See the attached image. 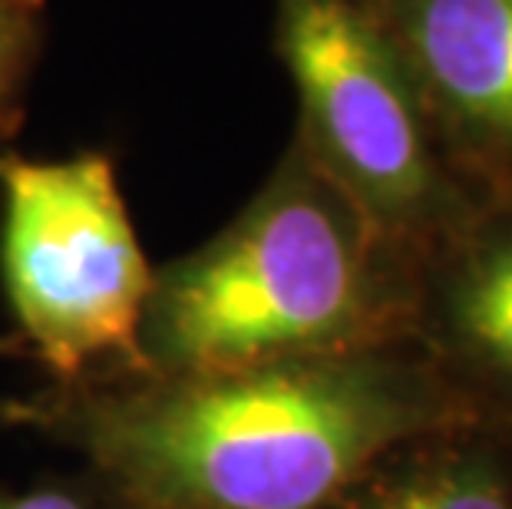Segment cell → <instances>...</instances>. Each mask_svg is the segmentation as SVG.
Returning <instances> with one entry per match:
<instances>
[{"instance_id": "cell-1", "label": "cell", "mask_w": 512, "mask_h": 509, "mask_svg": "<svg viewBox=\"0 0 512 509\" xmlns=\"http://www.w3.org/2000/svg\"><path fill=\"white\" fill-rule=\"evenodd\" d=\"M473 424L413 344L189 374L100 420L106 463L162 509H328L390 450Z\"/></svg>"}, {"instance_id": "cell-2", "label": "cell", "mask_w": 512, "mask_h": 509, "mask_svg": "<svg viewBox=\"0 0 512 509\" xmlns=\"http://www.w3.org/2000/svg\"><path fill=\"white\" fill-rule=\"evenodd\" d=\"M413 281L294 139L219 235L156 272L143 331L185 374L410 344Z\"/></svg>"}, {"instance_id": "cell-3", "label": "cell", "mask_w": 512, "mask_h": 509, "mask_svg": "<svg viewBox=\"0 0 512 509\" xmlns=\"http://www.w3.org/2000/svg\"><path fill=\"white\" fill-rule=\"evenodd\" d=\"M275 53L318 169L387 245L420 265L483 209L446 159L417 80L374 0H271Z\"/></svg>"}, {"instance_id": "cell-4", "label": "cell", "mask_w": 512, "mask_h": 509, "mask_svg": "<svg viewBox=\"0 0 512 509\" xmlns=\"http://www.w3.org/2000/svg\"><path fill=\"white\" fill-rule=\"evenodd\" d=\"M0 275L20 328L57 374L136 354L156 272L103 153H0Z\"/></svg>"}, {"instance_id": "cell-5", "label": "cell", "mask_w": 512, "mask_h": 509, "mask_svg": "<svg viewBox=\"0 0 512 509\" xmlns=\"http://www.w3.org/2000/svg\"><path fill=\"white\" fill-rule=\"evenodd\" d=\"M453 172L512 202V0H374Z\"/></svg>"}, {"instance_id": "cell-6", "label": "cell", "mask_w": 512, "mask_h": 509, "mask_svg": "<svg viewBox=\"0 0 512 509\" xmlns=\"http://www.w3.org/2000/svg\"><path fill=\"white\" fill-rule=\"evenodd\" d=\"M410 344L473 424L512 443V202L483 205L417 265Z\"/></svg>"}, {"instance_id": "cell-7", "label": "cell", "mask_w": 512, "mask_h": 509, "mask_svg": "<svg viewBox=\"0 0 512 509\" xmlns=\"http://www.w3.org/2000/svg\"><path fill=\"white\" fill-rule=\"evenodd\" d=\"M328 509H512V443L479 424L410 440Z\"/></svg>"}, {"instance_id": "cell-8", "label": "cell", "mask_w": 512, "mask_h": 509, "mask_svg": "<svg viewBox=\"0 0 512 509\" xmlns=\"http://www.w3.org/2000/svg\"><path fill=\"white\" fill-rule=\"evenodd\" d=\"M47 47V0H0V133L14 123Z\"/></svg>"}, {"instance_id": "cell-9", "label": "cell", "mask_w": 512, "mask_h": 509, "mask_svg": "<svg viewBox=\"0 0 512 509\" xmlns=\"http://www.w3.org/2000/svg\"><path fill=\"white\" fill-rule=\"evenodd\" d=\"M0 509H83V506L63 493H34V496H20V500H4Z\"/></svg>"}]
</instances>
